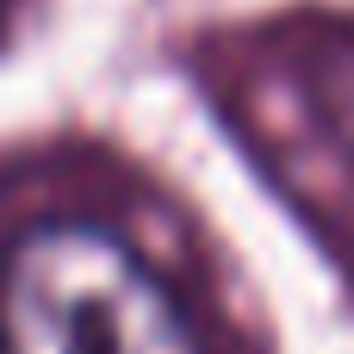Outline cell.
<instances>
[{"instance_id": "cell-2", "label": "cell", "mask_w": 354, "mask_h": 354, "mask_svg": "<svg viewBox=\"0 0 354 354\" xmlns=\"http://www.w3.org/2000/svg\"><path fill=\"white\" fill-rule=\"evenodd\" d=\"M236 93L274 168L299 180V193L311 187V212L336 193L354 199V25L299 19L261 31Z\"/></svg>"}, {"instance_id": "cell-1", "label": "cell", "mask_w": 354, "mask_h": 354, "mask_svg": "<svg viewBox=\"0 0 354 354\" xmlns=\"http://www.w3.org/2000/svg\"><path fill=\"white\" fill-rule=\"evenodd\" d=\"M0 354H249L205 261L131 187L0 180Z\"/></svg>"}]
</instances>
